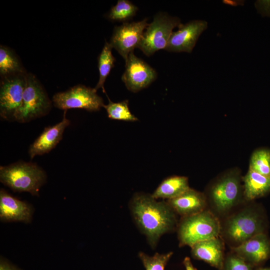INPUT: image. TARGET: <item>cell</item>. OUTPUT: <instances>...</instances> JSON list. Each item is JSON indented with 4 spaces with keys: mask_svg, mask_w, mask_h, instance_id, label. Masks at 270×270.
Listing matches in <instances>:
<instances>
[{
    "mask_svg": "<svg viewBox=\"0 0 270 270\" xmlns=\"http://www.w3.org/2000/svg\"><path fill=\"white\" fill-rule=\"evenodd\" d=\"M130 208L136 224L152 248L156 247L162 236L176 226V213L166 201H158L152 194H136Z\"/></svg>",
    "mask_w": 270,
    "mask_h": 270,
    "instance_id": "1",
    "label": "cell"
},
{
    "mask_svg": "<svg viewBox=\"0 0 270 270\" xmlns=\"http://www.w3.org/2000/svg\"><path fill=\"white\" fill-rule=\"evenodd\" d=\"M242 182L240 170L234 168L220 174L210 184L207 196L218 212L226 213L244 198Z\"/></svg>",
    "mask_w": 270,
    "mask_h": 270,
    "instance_id": "2",
    "label": "cell"
},
{
    "mask_svg": "<svg viewBox=\"0 0 270 270\" xmlns=\"http://www.w3.org/2000/svg\"><path fill=\"white\" fill-rule=\"evenodd\" d=\"M46 180L44 171L34 163L20 162L0 167V182L14 192L38 196Z\"/></svg>",
    "mask_w": 270,
    "mask_h": 270,
    "instance_id": "3",
    "label": "cell"
},
{
    "mask_svg": "<svg viewBox=\"0 0 270 270\" xmlns=\"http://www.w3.org/2000/svg\"><path fill=\"white\" fill-rule=\"evenodd\" d=\"M220 230L218 219L209 210L182 217L178 225L179 246L191 247L199 242L218 237Z\"/></svg>",
    "mask_w": 270,
    "mask_h": 270,
    "instance_id": "4",
    "label": "cell"
},
{
    "mask_svg": "<svg viewBox=\"0 0 270 270\" xmlns=\"http://www.w3.org/2000/svg\"><path fill=\"white\" fill-rule=\"evenodd\" d=\"M51 108L52 102L40 82L32 74H26L22 103L15 120L28 122L46 115Z\"/></svg>",
    "mask_w": 270,
    "mask_h": 270,
    "instance_id": "5",
    "label": "cell"
},
{
    "mask_svg": "<svg viewBox=\"0 0 270 270\" xmlns=\"http://www.w3.org/2000/svg\"><path fill=\"white\" fill-rule=\"evenodd\" d=\"M181 24L177 17L162 12L157 14L146 28L138 48L147 56L160 50H165L173 29Z\"/></svg>",
    "mask_w": 270,
    "mask_h": 270,
    "instance_id": "6",
    "label": "cell"
},
{
    "mask_svg": "<svg viewBox=\"0 0 270 270\" xmlns=\"http://www.w3.org/2000/svg\"><path fill=\"white\" fill-rule=\"evenodd\" d=\"M264 230L262 218L250 208L244 209L230 217L224 226L226 236L232 242L238 244L237 246L264 233Z\"/></svg>",
    "mask_w": 270,
    "mask_h": 270,
    "instance_id": "7",
    "label": "cell"
},
{
    "mask_svg": "<svg viewBox=\"0 0 270 270\" xmlns=\"http://www.w3.org/2000/svg\"><path fill=\"white\" fill-rule=\"evenodd\" d=\"M52 102L55 107L64 110L82 108L95 112L99 110L104 105L102 98L97 94L94 88L82 84L56 94L52 97Z\"/></svg>",
    "mask_w": 270,
    "mask_h": 270,
    "instance_id": "8",
    "label": "cell"
},
{
    "mask_svg": "<svg viewBox=\"0 0 270 270\" xmlns=\"http://www.w3.org/2000/svg\"><path fill=\"white\" fill-rule=\"evenodd\" d=\"M26 73L2 78L0 87V116L8 120H15L22 105Z\"/></svg>",
    "mask_w": 270,
    "mask_h": 270,
    "instance_id": "9",
    "label": "cell"
},
{
    "mask_svg": "<svg viewBox=\"0 0 270 270\" xmlns=\"http://www.w3.org/2000/svg\"><path fill=\"white\" fill-rule=\"evenodd\" d=\"M148 20L145 18L140 21L125 22L114 27L109 43L125 60L140 44L144 30L148 24Z\"/></svg>",
    "mask_w": 270,
    "mask_h": 270,
    "instance_id": "10",
    "label": "cell"
},
{
    "mask_svg": "<svg viewBox=\"0 0 270 270\" xmlns=\"http://www.w3.org/2000/svg\"><path fill=\"white\" fill-rule=\"evenodd\" d=\"M154 69L130 52L126 60V69L122 80L130 91L136 92L150 86L156 78Z\"/></svg>",
    "mask_w": 270,
    "mask_h": 270,
    "instance_id": "11",
    "label": "cell"
},
{
    "mask_svg": "<svg viewBox=\"0 0 270 270\" xmlns=\"http://www.w3.org/2000/svg\"><path fill=\"white\" fill-rule=\"evenodd\" d=\"M178 28L177 31L172 32L165 50L190 53L199 36L207 28L208 22L204 20H193L181 24Z\"/></svg>",
    "mask_w": 270,
    "mask_h": 270,
    "instance_id": "12",
    "label": "cell"
},
{
    "mask_svg": "<svg viewBox=\"0 0 270 270\" xmlns=\"http://www.w3.org/2000/svg\"><path fill=\"white\" fill-rule=\"evenodd\" d=\"M34 208L25 201H22L0 190V219L2 222H21L26 224L32 220Z\"/></svg>",
    "mask_w": 270,
    "mask_h": 270,
    "instance_id": "13",
    "label": "cell"
},
{
    "mask_svg": "<svg viewBox=\"0 0 270 270\" xmlns=\"http://www.w3.org/2000/svg\"><path fill=\"white\" fill-rule=\"evenodd\" d=\"M64 110L62 120L52 126L45 128L42 134L30 146L28 154L31 159L36 156L48 153L54 148L62 139L65 128L70 124Z\"/></svg>",
    "mask_w": 270,
    "mask_h": 270,
    "instance_id": "14",
    "label": "cell"
},
{
    "mask_svg": "<svg viewBox=\"0 0 270 270\" xmlns=\"http://www.w3.org/2000/svg\"><path fill=\"white\" fill-rule=\"evenodd\" d=\"M232 250L246 262L259 264L270 256V240L264 233L260 234Z\"/></svg>",
    "mask_w": 270,
    "mask_h": 270,
    "instance_id": "15",
    "label": "cell"
},
{
    "mask_svg": "<svg viewBox=\"0 0 270 270\" xmlns=\"http://www.w3.org/2000/svg\"><path fill=\"white\" fill-rule=\"evenodd\" d=\"M166 202L176 214L184 217L205 210L207 199L204 193L190 188L178 197Z\"/></svg>",
    "mask_w": 270,
    "mask_h": 270,
    "instance_id": "16",
    "label": "cell"
},
{
    "mask_svg": "<svg viewBox=\"0 0 270 270\" xmlns=\"http://www.w3.org/2000/svg\"><path fill=\"white\" fill-rule=\"evenodd\" d=\"M190 248L194 258L220 269L223 268L224 244L219 236L199 242Z\"/></svg>",
    "mask_w": 270,
    "mask_h": 270,
    "instance_id": "17",
    "label": "cell"
},
{
    "mask_svg": "<svg viewBox=\"0 0 270 270\" xmlns=\"http://www.w3.org/2000/svg\"><path fill=\"white\" fill-rule=\"evenodd\" d=\"M244 198L247 201L261 198L270 192V176L248 169L242 176Z\"/></svg>",
    "mask_w": 270,
    "mask_h": 270,
    "instance_id": "18",
    "label": "cell"
},
{
    "mask_svg": "<svg viewBox=\"0 0 270 270\" xmlns=\"http://www.w3.org/2000/svg\"><path fill=\"white\" fill-rule=\"evenodd\" d=\"M190 188L188 178L174 176L165 178L152 194L155 199L167 200L178 197Z\"/></svg>",
    "mask_w": 270,
    "mask_h": 270,
    "instance_id": "19",
    "label": "cell"
},
{
    "mask_svg": "<svg viewBox=\"0 0 270 270\" xmlns=\"http://www.w3.org/2000/svg\"><path fill=\"white\" fill-rule=\"evenodd\" d=\"M26 73L16 56L10 48L0 46V74L2 78Z\"/></svg>",
    "mask_w": 270,
    "mask_h": 270,
    "instance_id": "20",
    "label": "cell"
},
{
    "mask_svg": "<svg viewBox=\"0 0 270 270\" xmlns=\"http://www.w3.org/2000/svg\"><path fill=\"white\" fill-rule=\"evenodd\" d=\"M112 47L110 43L106 42L102 50L98 56V68L99 71V80L94 88L97 90L102 88L104 92V84L110 74V70L114 67L115 58L112 52Z\"/></svg>",
    "mask_w": 270,
    "mask_h": 270,
    "instance_id": "21",
    "label": "cell"
},
{
    "mask_svg": "<svg viewBox=\"0 0 270 270\" xmlns=\"http://www.w3.org/2000/svg\"><path fill=\"white\" fill-rule=\"evenodd\" d=\"M266 176H270V149L258 148L252 153L249 168Z\"/></svg>",
    "mask_w": 270,
    "mask_h": 270,
    "instance_id": "22",
    "label": "cell"
},
{
    "mask_svg": "<svg viewBox=\"0 0 270 270\" xmlns=\"http://www.w3.org/2000/svg\"><path fill=\"white\" fill-rule=\"evenodd\" d=\"M109 102L104 105L108 118L110 119L126 122H136L138 118L130 112L128 108V100L114 102L108 98Z\"/></svg>",
    "mask_w": 270,
    "mask_h": 270,
    "instance_id": "23",
    "label": "cell"
},
{
    "mask_svg": "<svg viewBox=\"0 0 270 270\" xmlns=\"http://www.w3.org/2000/svg\"><path fill=\"white\" fill-rule=\"evenodd\" d=\"M138 8L128 0H119L112 6L108 15L109 19L114 21L124 22L132 18L136 14Z\"/></svg>",
    "mask_w": 270,
    "mask_h": 270,
    "instance_id": "24",
    "label": "cell"
},
{
    "mask_svg": "<svg viewBox=\"0 0 270 270\" xmlns=\"http://www.w3.org/2000/svg\"><path fill=\"white\" fill-rule=\"evenodd\" d=\"M172 254V252L164 254L156 252L153 256H150L143 252H140L138 256L146 270H164Z\"/></svg>",
    "mask_w": 270,
    "mask_h": 270,
    "instance_id": "25",
    "label": "cell"
},
{
    "mask_svg": "<svg viewBox=\"0 0 270 270\" xmlns=\"http://www.w3.org/2000/svg\"><path fill=\"white\" fill-rule=\"evenodd\" d=\"M224 268V270H252L250 266L236 254L226 258Z\"/></svg>",
    "mask_w": 270,
    "mask_h": 270,
    "instance_id": "26",
    "label": "cell"
},
{
    "mask_svg": "<svg viewBox=\"0 0 270 270\" xmlns=\"http://www.w3.org/2000/svg\"><path fill=\"white\" fill-rule=\"evenodd\" d=\"M0 270H22L16 267L2 256L0 258Z\"/></svg>",
    "mask_w": 270,
    "mask_h": 270,
    "instance_id": "27",
    "label": "cell"
},
{
    "mask_svg": "<svg viewBox=\"0 0 270 270\" xmlns=\"http://www.w3.org/2000/svg\"><path fill=\"white\" fill-rule=\"evenodd\" d=\"M184 265L185 266L186 270H197L195 268L190 260V259L188 257H186L183 261Z\"/></svg>",
    "mask_w": 270,
    "mask_h": 270,
    "instance_id": "28",
    "label": "cell"
},
{
    "mask_svg": "<svg viewBox=\"0 0 270 270\" xmlns=\"http://www.w3.org/2000/svg\"><path fill=\"white\" fill-rule=\"evenodd\" d=\"M259 270H270V268H265V269H261Z\"/></svg>",
    "mask_w": 270,
    "mask_h": 270,
    "instance_id": "29",
    "label": "cell"
}]
</instances>
